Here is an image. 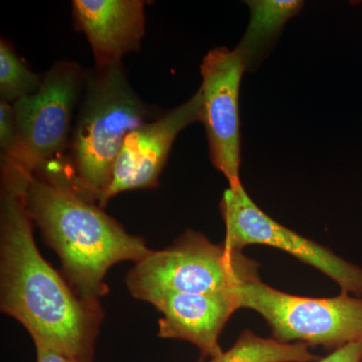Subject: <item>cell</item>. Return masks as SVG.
I'll return each instance as SVG.
<instances>
[{
  "mask_svg": "<svg viewBox=\"0 0 362 362\" xmlns=\"http://www.w3.org/2000/svg\"><path fill=\"white\" fill-rule=\"evenodd\" d=\"M149 303L162 314L159 337L190 342L209 358L223 354L218 337L233 312L240 309L235 294L168 292Z\"/></svg>",
  "mask_w": 362,
  "mask_h": 362,
  "instance_id": "30bf717a",
  "label": "cell"
},
{
  "mask_svg": "<svg viewBox=\"0 0 362 362\" xmlns=\"http://www.w3.org/2000/svg\"><path fill=\"white\" fill-rule=\"evenodd\" d=\"M86 71L75 62L54 64L37 92L13 105L20 147L14 160L28 173H40L69 146L71 120L84 89Z\"/></svg>",
  "mask_w": 362,
  "mask_h": 362,
  "instance_id": "8992f818",
  "label": "cell"
},
{
  "mask_svg": "<svg viewBox=\"0 0 362 362\" xmlns=\"http://www.w3.org/2000/svg\"><path fill=\"white\" fill-rule=\"evenodd\" d=\"M318 359L304 343H282L245 330L228 351L206 362H314Z\"/></svg>",
  "mask_w": 362,
  "mask_h": 362,
  "instance_id": "4fadbf2b",
  "label": "cell"
},
{
  "mask_svg": "<svg viewBox=\"0 0 362 362\" xmlns=\"http://www.w3.org/2000/svg\"><path fill=\"white\" fill-rule=\"evenodd\" d=\"M361 362H362V357H361Z\"/></svg>",
  "mask_w": 362,
  "mask_h": 362,
  "instance_id": "ac0fdd59",
  "label": "cell"
},
{
  "mask_svg": "<svg viewBox=\"0 0 362 362\" xmlns=\"http://www.w3.org/2000/svg\"><path fill=\"white\" fill-rule=\"evenodd\" d=\"M81 101L65 169L73 187L99 204L124 140L150 121L152 109L130 85L122 63L86 71Z\"/></svg>",
  "mask_w": 362,
  "mask_h": 362,
  "instance_id": "3957f363",
  "label": "cell"
},
{
  "mask_svg": "<svg viewBox=\"0 0 362 362\" xmlns=\"http://www.w3.org/2000/svg\"><path fill=\"white\" fill-rule=\"evenodd\" d=\"M32 175L1 161L0 308L28 330L35 345L92 362L103 311L78 296L40 254L25 202Z\"/></svg>",
  "mask_w": 362,
  "mask_h": 362,
  "instance_id": "6da1fadb",
  "label": "cell"
},
{
  "mask_svg": "<svg viewBox=\"0 0 362 362\" xmlns=\"http://www.w3.org/2000/svg\"><path fill=\"white\" fill-rule=\"evenodd\" d=\"M220 209L226 226L223 244L228 249L263 245L282 250L332 279L344 294L362 296L361 268L273 220L252 201L242 183L223 192Z\"/></svg>",
  "mask_w": 362,
  "mask_h": 362,
  "instance_id": "52a82bcc",
  "label": "cell"
},
{
  "mask_svg": "<svg viewBox=\"0 0 362 362\" xmlns=\"http://www.w3.org/2000/svg\"><path fill=\"white\" fill-rule=\"evenodd\" d=\"M202 93L154 120L141 124L124 140L114 165L108 189L99 206L130 190L156 187L178 134L194 122H201Z\"/></svg>",
  "mask_w": 362,
  "mask_h": 362,
  "instance_id": "9c48e42d",
  "label": "cell"
},
{
  "mask_svg": "<svg viewBox=\"0 0 362 362\" xmlns=\"http://www.w3.org/2000/svg\"><path fill=\"white\" fill-rule=\"evenodd\" d=\"M240 309L258 312L274 339L337 349L362 341V296L309 298L288 294L262 282L243 283L233 291Z\"/></svg>",
  "mask_w": 362,
  "mask_h": 362,
  "instance_id": "5b68a950",
  "label": "cell"
},
{
  "mask_svg": "<svg viewBox=\"0 0 362 362\" xmlns=\"http://www.w3.org/2000/svg\"><path fill=\"white\" fill-rule=\"evenodd\" d=\"M362 357V341L349 343L332 352L324 358L314 362H361Z\"/></svg>",
  "mask_w": 362,
  "mask_h": 362,
  "instance_id": "2e32d148",
  "label": "cell"
},
{
  "mask_svg": "<svg viewBox=\"0 0 362 362\" xmlns=\"http://www.w3.org/2000/svg\"><path fill=\"white\" fill-rule=\"evenodd\" d=\"M245 71L244 59L225 47L207 52L201 66V122L213 165L230 187L240 183V88Z\"/></svg>",
  "mask_w": 362,
  "mask_h": 362,
  "instance_id": "ba28073f",
  "label": "cell"
},
{
  "mask_svg": "<svg viewBox=\"0 0 362 362\" xmlns=\"http://www.w3.org/2000/svg\"><path fill=\"white\" fill-rule=\"evenodd\" d=\"M142 0H74L76 28L85 33L95 66L122 63L124 56L139 51L145 33Z\"/></svg>",
  "mask_w": 362,
  "mask_h": 362,
  "instance_id": "8fae6325",
  "label": "cell"
},
{
  "mask_svg": "<svg viewBox=\"0 0 362 362\" xmlns=\"http://www.w3.org/2000/svg\"><path fill=\"white\" fill-rule=\"evenodd\" d=\"M25 202L33 223L61 259L66 280L85 301L100 303L109 292L105 278L111 267L138 263L152 252L142 238L126 232L65 178L30 175Z\"/></svg>",
  "mask_w": 362,
  "mask_h": 362,
  "instance_id": "7a4b0ae2",
  "label": "cell"
},
{
  "mask_svg": "<svg viewBox=\"0 0 362 362\" xmlns=\"http://www.w3.org/2000/svg\"><path fill=\"white\" fill-rule=\"evenodd\" d=\"M247 4L251 18L235 51L249 70L264 59L287 21L300 13L304 4L300 0H252Z\"/></svg>",
  "mask_w": 362,
  "mask_h": 362,
  "instance_id": "7c38bea8",
  "label": "cell"
},
{
  "mask_svg": "<svg viewBox=\"0 0 362 362\" xmlns=\"http://www.w3.org/2000/svg\"><path fill=\"white\" fill-rule=\"evenodd\" d=\"M35 349H37V362H85L71 358L42 345H35Z\"/></svg>",
  "mask_w": 362,
  "mask_h": 362,
  "instance_id": "e0dca14e",
  "label": "cell"
},
{
  "mask_svg": "<svg viewBox=\"0 0 362 362\" xmlns=\"http://www.w3.org/2000/svg\"><path fill=\"white\" fill-rule=\"evenodd\" d=\"M42 77L33 73L6 40H0V101L14 104L35 94Z\"/></svg>",
  "mask_w": 362,
  "mask_h": 362,
  "instance_id": "5bb4252c",
  "label": "cell"
},
{
  "mask_svg": "<svg viewBox=\"0 0 362 362\" xmlns=\"http://www.w3.org/2000/svg\"><path fill=\"white\" fill-rule=\"evenodd\" d=\"M20 147L18 123L13 104L0 101V151L1 160H14Z\"/></svg>",
  "mask_w": 362,
  "mask_h": 362,
  "instance_id": "9a60e30c",
  "label": "cell"
},
{
  "mask_svg": "<svg viewBox=\"0 0 362 362\" xmlns=\"http://www.w3.org/2000/svg\"><path fill=\"white\" fill-rule=\"evenodd\" d=\"M259 278V265L242 251L216 245L188 230L173 246L152 251L134 264L126 284L136 299L149 303L163 293L233 294L243 283Z\"/></svg>",
  "mask_w": 362,
  "mask_h": 362,
  "instance_id": "277c9868",
  "label": "cell"
}]
</instances>
